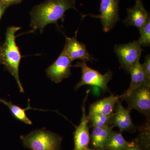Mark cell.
<instances>
[{"mask_svg": "<svg viewBox=\"0 0 150 150\" xmlns=\"http://www.w3.org/2000/svg\"><path fill=\"white\" fill-rule=\"evenodd\" d=\"M119 96L114 94L104 98L90 105L89 113H96L104 115H111L113 114L116 103L120 100Z\"/></svg>", "mask_w": 150, "mask_h": 150, "instance_id": "5bb4252c", "label": "cell"}, {"mask_svg": "<svg viewBox=\"0 0 150 150\" xmlns=\"http://www.w3.org/2000/svg\"><path fill=\"white\" fill-rule=\"evenodd\" d=\"M129 73L131 76V83L128 90L119 96L121 99L142 86L146 85L150 86V81L148 80L140 61L131 67Z\"/></svg>", "mask_w": 150, "mask_h": 150, "instance_id": "4fadbf2b", "label": "cell"}, {"mask_svg": "<svg viewBox=\"0 0 150 150\" xmlns=\"http://www.w3.org/2000/svg\"><path fill=\"white\" fill-rule=\"evenodd\" d=\"M134 142H127L123 138L121 132L113 131L108 142L105 145V150H124L126 148L134 144Z\"/></svg>", "mask_w": 150, "mask_h": 150, "instance_id": "2e32d148", "label": "cell"}, {"mask_svg": "<svg viewBox=\"0 0 150 150\" xmlns=\"http://www.w3.org/2000/svg\"><path fill=\"white\" fill-rule=\"evenodd\" d=\"M136 4L133 7L127 9L128 14L123 23L126 26H134L139 30L146 24L150 18L142 0H135Z\"/></svg>", "mask_w": 150, "mask_h": 150, "instance_id": "7c38bea8", "label": "cell"}, {"mask_svg": "<svg viewBox=\"0 0 150 150\" xmlns=\"http://www.w3.org/2000/svg\"><path fill=\"white\" fill-rule=\"evenodd\" d=\"M149 120L140 129L139 135L133 141L144 150H150Z\"/></svg>", "mask_w": 150, "mask_h": 150, "instance_id": "ac0fdd59", "label": "cell"}, {"mask_svg": "<svg viewBox=\"0 0 150 150\" xmlns=\"http://www.w3.org/2000/svg\"><path fill=\"white\" fill-rule=\"evenodd\" d=\"M25 147L31 150H60L62 137L44 129L34 130L21 136Z\"/></svg>", "mask_w": 150, "mask_h": 150, "instance_id": "3957f363", "label": "cell"}, {"mask_svg": "<svg viewBox=\"0 0 150 150\" xmlns=\"http://www.w3.org/2000/svg\"><path fill=\"white\" fill-rule=\"evenodd\" d=\"M82 150H93V149H89V148H86L85 149H84Z\"/></svg>", "mask_w": 150, "mask_h": 150, "instance_id": "d4e9b609", "label": "cell"}, {"mask_svg": "<svg viewBox=\"0 0 150 150\" xmlns=\"http://www.w3.org/2000/svg\"><path fill=\"white\" fill-rule=\"evenodd\" d=\"M1 3H2L1 2V0H0V4H1Z\"/></svg>", "mask_w": 150, "mask_h": 150, "instance_id": "4316f807", "label": "cell"}, {"mask_svg": "<svg viewBox=\"0 0 150 150\" xmlns=\"http://www.w3.org/2000/svg\"><path fill=\"white\" fill-rule=\"evenodd\" d=\"M71 8L77 10L75 0H47L35 6L30 13L31 32L38 30L42 33L44 28L51 23L57 26L58 21H64L65 13Z\"/></svg>", "mask_w": 150, "mask_h": 150, "instance_id": "6da1fadb", "label": "cell"}, {"mask_svg": "<svg viewBox=\"0 0 150 150\" xmlns=\"http://www.w3.org/2000/svg\"><path fill=\"white\" fill-rule=\"evenodd\" d=\"M0 50H1V49H0ZM0 54H1V52H0Z\"/></svg>", "mask_w": 150, "mask_h": 150, "instance_id": "83f0119b", "label": "cell"}, {"mask_svg": "<svg viewBox=\"0 0 150 150\" xmlns=\"http://www.w3.org/2000/svg\"><path fill=\"white\" fill-rule=\"evenodd\" d=\"M111 125L118 128L120 132H134L136 127L131 118L130 110L123 106L120 100L115 106V111L111 117Z\"/></svg>", "mask_w": 150, "mask_h": 150, "instance_id": "8fae6325", "label": "cell"}, {"mask_svg": "<svg viewBox=\"0 0 150 150\" xmlns=\"http://www.w3.org/2000/svg\"><path fill=\"white\" fill-rule=\"evenodd\" d=\"M20 28V27L13 26L8 29L2 54L4 64L15 79L20 91L23 93L24 90L19 75V67L21 56L16 42V33Z\"/></svg>", "mask_w": 150, "mask_h": 150, "instance_id": "7a4b0ae2", "label": "cell"}, {"mask_svg": "<svg viewBox=\"0 0 150 150\" xmlns=\"http://www.w3.org/2000/svg\"><path fill=\"white\" fill-rule=\"evenodd\" d=\"M124 150H144L140 147L139 146L135 144H134L131 145V146H129L128 147L126 148Z\"/></svg>", "mask_w": 150, "mask_h": 150, "instance_id": "603a6c76", "label": "cell"}, {"mask_svg": "<svg viewBox=\"0 0 150 150\" xmlns=\"http://www.w3.org/2000/svg\"><path fill=\"white\" fill-rule=\"evenodd\" d=\"M74 67L80 68L82 71L81 81L75 86L76 91L82 86L90 85L100 88L104 93L110 92L108 84L112 78V73L111 71L108 70L107 73L103 75L88 67L86 62L84 61L77 62Z\"/></svg>", "mask_w": 150, "mask_h": 150, "instance_id": "277c9868", "label": "cell"}, {"mask_svg": "<svg viewBox=\"0 0 150 150\" xmlns=\"http://www.w3.org/2000/svg\"><path fill=\"white\" fill-rule=\"evenodd\" d=\"M93 150H105L101 149H93Z\"/></svg>", "mask_w": 150, "mask_h": 150, "instance_id": "484cf974", "label": "cell"}, {"mask_svg": "<svg viewBox=\"0 0 150 150\" xmlns=\"http://www.w3.org/2000/svg\"><path fill=\"white\" fill-rule=\"evenodd\" d=\"M72 62L63 49L58 59L46 70L47 76L55 83H59L71 75Z\"/></svg>", "mask_w": 150, "mask_h": 150, "instance_id": "ba28073f", "label": "cell"}, {"mask_svg": "<svg viewBox=\"0 0 150 150\" xmlns=\"http://www.w3.org/2000/svg\"><path fill=\"white\" fill-rule=\"evenodd\" d=\"M90 90L87 91L82 106V116L79 125L76 126L74 133V150H82L88 148L91 139L88 126L89 120L86 113V105Z\"/></svg>", "mask_w": 150, "mask_h": 150, "instance_id": "9c48e42d", "label": "cell"}, {"mask_svg": "<svg viewBox=\"0 0 150 150\" xmlns=\"http://www.w3.org/2000/svg\"><path fill=\"white\" fill-rule=\"evenodd\" d=\"M142 64L146 77L148 80L150 81V56L149 54L146 56L144 63Z\"/></svg>", "mask_w": 150, "mask_h": 150, "instance_id": "44dd1931", "label": "cell"}, {"mask_svg": "<svg viewBox=\"0 0 150 150\" xmlns=\"http://www.w3.org/2000/svg\"><path fill=\"white\" fill-rule=\"evenodd\" d=\"M1 1L6 6H8L13 5L19 4L21 2L22 0H1Z\"/></svg>", "mask_w": 150, "mask_h": 150, "instance_id": "7402d4cb", "label": "cell"}, {"mask_svg": "<svg viewBox=\"0 0 150 150\" xmlns=\"http://www.w3.org/2000/svg\"><path fill=\"white\" fill-rule=\"evenodd\" d=\"M120 0H100V14L95 18L100 19L105 32L110 31L119 20V4Z\"/></svg>", "mask_w": 150, "mask_h": 150, "instance_id": "52a82bcc", "label": "cell"}, {"mask_svg": "<svg viewBox=\"0 0 150 150\" xmlns=\"http://www.w3.org/2000/svg\"><path fill=\"white\" fill-rule=\"evenodd\" d=\"M112 115H104L99 113L89 112L87 118L89 122L91 123L93 127H106L112 126L111 117Z\"/></svg>", "mask_w": 150, "mask_h": 150, "instance_id": "d6986e66", "label": "cell"}, {"mask_svg": "<svg viewBox=\"0 0 150 150\" xmlns=\"http://www.w3.org/2000/svg\"><path fill=\"white\" fill-rule=\"evenodd\" d=\"M121 100H126L127 109L138 110L149 119L150 115V86L144 85L135 90L129 95Z\"/></svg>", "mask_w": 150, "mask_h": 150, "instance_id": "8992f818", "label": "cell"}, {"mask_svg": "<svg viewBox=\"0 0 150 150\" xmlns=\"http://www.w3.org/2000/svg\"><path fill=\"white\" fill-rule=\"evenodd\" d=\"M142 51V46L137 40L126 44H117L114 47L121 68L129 73L131 67L140 61Z\"/></svg>", "mask_w": 150, "mask_h": 150, "instance_id": "5b68a950", "label": "cell"}, {"mask_svg": "<svg viewBox=\"0 0 150 150\" xmlns=\"http://www.w3.org/2000/svg\"><path fill=\"white\" fill-rule=\"evenodd\" d=\"M0 102L2 103L8 108L14 117L17 120L28 125H31L32 124V121L28 117L25 112V110L30 108L29 103H28V106L26 109H23L18 105H16L12 102H8L6 100L2 98H0Z\"/></svg>", "mask_w": 150, "mask_h": 150, "instance_id": "e0dca14e", "label": "cell"}, {"mask_svg": "<svg viewBox=\"0 0 150 150\" xmlns=\"http://www.w3.org/2000/svg\"><path fill=\"white\" fill-rule=\"evenodd\" d=\"M140 37L137 40L142 46L148 47L150 46V18L144 26L140 30Z\"/></svg>", "mask_w": 150, "mask_h": 150, "instance_id": "ffe728a7", "label": "cell"}, {"mask_svg": "<svg viewBox=\"0 0 150 150\" xmlns=\"http://www.w3.org/2000/svg\"><path fill=\"white\" fill-rule=\"evenodd\" d=\"M113 127L112 126H110L93 128L90 140L93 149H104L113 132Z\"/></svg>", "mask_w": 150, "mask_h": 150, "instance_id": "9a60e30c", "label": "cell"}, {"mask_svg": "<svg viewBox=\"0 0 150 150\" xmlns=\"http://www.w3.org/2000/svg\"><path fill=\"white\" fill-rule=\"evenodd\" d=\"M77 31L75 36L72 38L66 37V44L64 49L72 61L80 60L84 62H93L94 58L89 53L86 45L79 42L77 39Z\"/></svg>", "mask_w": 150, "mask_h": 150, "instance_id": "30bf717a", "label": "cell"}, {"mask_svg": "<svg viewBox=\"0 0 150 150\" xmlns=\"http://www.w3.org/2000/svg\"><path fill=\"white\" fill-rule=\"evenodd\" d=\"M6 7V6L3 3L0 4V19H1L2 16L3 15V13L4 12Z\"/></svg>", "mask_w": 150, "mask_h": 150, "instance_id": "cb8c5ba5", "label": "cell"}]
</instances>
